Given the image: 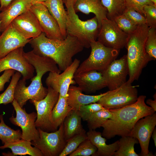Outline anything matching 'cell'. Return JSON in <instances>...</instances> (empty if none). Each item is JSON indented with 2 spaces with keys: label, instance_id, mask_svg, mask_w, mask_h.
Instances as JSON below:
<instances>
[{
  "label": "cell",
  "instance_id": "cell-1",
  "mask_svg": "<svg viewBox=\"0 0 156 156\" xmlns=\"http://www.w3.org/2000/svg\"><path fill=\"white\" fill-rule=\"evenodd\" d=\"M24 56L34 67L36 75L31 79V82L26 86V80L22 79L18 81L14 92V99L23 108L29 100L38 101L43 99L47 94V88L42 83V78L47 72L60 73L56 63L51 59L39 56L31 51L24 53Z\"/></svg>",
  "mask_w": 156,
  "mask_h": 156
},
{
  "label": "cell",
  "instance_id": "cell-2",
  "mask_svg": "<svg viewBox=\"0 0 156 156\" xmlns=\"http://www.w3.org/2000/svg\"><path fill=\"white\" fill-rule=\"evenodd\" d=\"M146 98L145 95H140L132 104L118 109H109L112 116L101 126L103 128L102 136L108 139L116 135L130 136L135 124L139 120L155 112L146 103Z\"/></svg>",
  "mask_w": 156,
  "mask_h": 156
},
{
  "label": "cell",
  "instance_id": "cell-3",
  "mask_svg": "<svg viewBox=\"0 0 156 156\" xmlns=\"http://www.w3.org/2000/svg\"><path fill=\"white\" fill-rule=\"evenodd\" d=\"M29 43L34 53L51 59L62 71L72 63L73 57L84 48L77 38L69 35L60 40L48 38L42 32L31 39Z\"/></svg>",
  "mask_w": 156,
  "mask_h": 156
},
{
  "label": "cell",
  "instance_id": "cell-4",
  "mask_svg": "<svg viewBox=\"0 0 156 156\" xmlns=\"http://www.w3.org/2000/svg\"><path fill=\"white\" fill-rule=\"evenodd\" d=\"M149 28L146 24L138 25L135 30L129 35L125 47L127 51L126 55L129 68L128 80L131 83L138 80L143 69L150 61L153 60L145 49Z\"/></svg>",
  "mask_w": 156,
  "mask_h": 156
},
{
  "label": "cell",
  "instance_id": "cell-5",
  "mask_svg": "<svg viewBox=\"0 0 156 156\" xmlns=\"http://www.w3.org/2000/svg\"><path fill=\"white\" fill-rule=\"evenodd\" d=\"M66 29L67 35L77 38L83 47H90V43L96 41L99 31L96 17L86 20H80L74 8H67Z\"/></svg>",
  "mask_w": 156,
  "mask_h": 156
},
{
  "label": "cell",
  "instance_id": "cell-6",
  "mask_svg": "<svg viewBox=\"0 0 156 156\" xmlns=\"http://www.w3.org/2000/svg\"><path fill=\"white\" fill-rule=\"evenodd\" d=\"M89 57L79 65L75 75L90 70L102 72L118 56L120 50L105 46L97 41L90 44Z\"/></svg>",
  "mask_w": 156,
  "mask_h": 156
},
{
  "label": "cell",
  "instance_id": "cell-7",
  "mask_svg": "<svg viewBox=\"0 0 156 156\" xmlns=\"http://www.w3.org/2000/svg\"><path fill=\"white\" fill-rule=\"evenodd\" d=\"M136 87L128 80L119 87L108 91L97 103L108 109H118L132 104L138 97Z\"/></svg>",
  "mask_w": 156,
  "mask_h": 156
},
{
  "label": "cell",
  "instance_id": "cell-8",
  "mask_svg": "<svg viewBox=\"0 0 156 156\" xmlns=\"http://www.w3.org/2000/svg\"><path fill=\"white\" fill-rule=\"evenodd\" d=\"M47 89V94L43 99L30 102L34 105L37 112L35 122L36 127L45 131L52 132L57 129L53 123L51 114L58 100L59 94L50 87H48Z\"/></svg>",
  "mask_w": 156,
  "mask_h": 156
},
{
  "label": "cell",
  "instance_id": "cell-9",
  "mask_svg": "<svg viewBox=\"0 0 156 156\" xmlns=\"http://www.w3.org/2000/svg\"><path fill=\"white\" fill-rule=\"evenodd\" d=\"M39 138L31 141L32 145L38 148L43 156H59L64 149L66 141L64 135L63 122L55 131L48 132L37 128Z\"/></svg>",
  "mask_w": 156,
  "mask_h": 156
},
{
  "label": "cell",
  "instance_id": "cell-10",
  "mask_svg": "<svg viewBox=\"0 0 156 156\" xmlns=\"http://www.w3.org/2000/svg\"><path fill=\"white\" fill-rule=\"evenodd\" d=\"M129 36L107 17L102 21L97 41L105 47L120 50L125 47Z\"/></svg>",
  "mask_w": 156,
  "mask_h": 156
},
{
  "label": "cell",
  "instance_id": "cell-11",
  "mask_svg": "<svg viewBox=\"0 0 156 156\" xmlns=\"http://www.w3.org/2000/svg\"><path fill=\"white\" fill-rule=\"evenodd\" d=\"M12 103L16 116L15 117L12 116L9 120L13 124L21 128L22 131L21 139L30 141L38 140L39 133L35 124L37 113L34 112L27 113L25 108L21 107L15 100Z\"/></svg>",
  "mask_w": 156,
  "mask_h": 156
},
{
  "label": "cell",
  "instance_id": "cell-12",
  "mask_svg": "<svg viewBox=\"0 0 156 156\" xmlns=\"http://www.w3.org/2000/svg\"><path fill=\"white\" fill-rule=\"evenodd\" d=\"M23 47L17 48L0 59V73L13 69L19 72L27 80L34 76L35 69L24 56Z\"/></svg>",
  "mask_w": 156,
  "mask_h": 156
},
{
  "label": "cell",
  "instance_id": "cell-13",
  "mask_svg": "<svg viewBox=\"0 0 156 156\" xmlns=\"http://www.w3.org/2000/svg\"><path fill=\"white\" fill-rule=\"evenodd\" d=\"M80 61L75 59L71 64L61 73L50 72L45 80L48 87H50L62 97H66L70 85L75 83L73 80Z\"/></svg>",
  "mask_w": 156,
  "mask_h": 156
},
{
  "label": "cell",
  "instance_id": "cell-14",
  "mask_svg": "<svg viewBox=\"0 0 156 156\" xmlns=\"http://www.w3.org/2000/svg\"><path fill=\"white\" fill-rule=\"evenodd\" d=\"M156 125V113L147 115L139 120L135 124L130 136L136 138L141 148L142 156H153L148 150L151 135Z\"/></svg>",
  "mask_w": 156,
  "mask_h": 156
},
{
  "label": "cell",
  "instance_id": "cell-15",
  "mask_svg": "<svg viewBox=\"0 0 156 156\" xmlns=\"http://www.w3.org/2000/svg\"><path fill=\"white\" fill-rule=\"evenodd\" d=\"M109 90H114L125 83L129 74L127 55L114 60L101 72Z\"/></svg>",
  "mask_w": 156,
  "mask_h": 156
},
{
  "label": "cell",
  "instance_id": "cell-16",
  "mask_svg": "<svg viewBox=\"0 0 156 156\" xmlns=\"http://www.w3.org/2000/svg\"><path fill=\"white\" fill-rule=\"evenodd\" d=\"M30 9L36 16L42 32L47 37L60 40L64 39L57 22L44 5L36 3L32 5Z\"/></svg>",
  "mask_w": 156,
  "mask_h": 156
},
{
  "label": "cell",
  "instance_id": "cell-17",
  "mask_svg": "<svg viewBox=\"0 0 156 156\" xmlns=\"http://www.w3.org/2000/svg\"><path fill=\"white\" fill-rule=\"evenodd\" d=\"M11 24L20 34L28 39L37 37L42 33L36 16L30 9L16 17Z\"/></svg>",
  "mask_w": 156,
  "mask_h": 156
},
{
  "label": "cell",
  "instance_id": "cell-18",
  "mask_svg": "<svg viewBox=\"0 0 156 156\" xmlns=\"http://www.w3.org/2000/svg\"><path fill=\"white\" fill-rule=\"evenodd\" d=\"M2 33L0 36V59L17 48L23 47L31 40L20 34L11 24Z\"/></svg>",
  "mask_w": 156,
  "mask_h": 156
},
{
  "label": "cell",
  "instance_id": "cell-19",
  "mask_svg": "<svg viewBox=\"0 0 156 156\" xmlns=\"http://www.w3.org/2000/svg\"><path fill=\"white\" fill-rule=\"evenodd\" d=\"M74 80L82 92L89 94L107 87L101 72L90 70L75 75Z\"/></svg>",
  "mask_w": 156,
  "mask_h": 156
},
{
  "label": "cell",
  "instance_id": "cell-20",
  "mask_svg": "<svg viewBox=\"0 0 156 156\" xmlns=\"http://www.w3.org/2000/svg\"><path fill=\"white\" fill-rule=\"evenodd\" d=\"M32 5L31 0H14L0 12L1 32L5 30L16 17L30 9Z\"/></svg>",
  "mask_w": 156,
  "mask_h": 156
},
{
  "label": "cell",
  "instance_id": "cell-21",
  "mask_svg": "<svg viewBox=\"0 0 156 156\" xmlns=\"http://www.w3.org/2000/svg\"><path fill=\"white\" fill-rule=\"evenodd\" d=\"M107 92L95 95H86L78 86L70 85L67 92V102L72 110L77 112L82 105L97 102Z\"/></svg>",
  "mask_w": 156,
  "mask_h": 156
},
{
  "label": "cell",
  "instance_id": "cell-22",
  "mask_svg": "<svg viewBox=\"0 0 156 156\" xmlns=\"http://www.w3.org/2000/svg\"><path fill=\"white\" fill-rule=\"evenodd\" d=\"M87 138L96 147L97 150L92 156H112L114 155L119 148V140L107 144L106 140L102 133L95 130H89L86 133Z\"/></svg>",
  "mask_w": 156,
  "mask_h": 156
},
{
  "label": "cell",
  "instance_id": "cell-23",
  "mask_svg": "<svg viewBox=\"0 0 156 156\" xmlns=\"http://www.w3.org/2000/svg\"><path fill=\"white\" fill-rule=\"evenodd\" d=\"M74 8L76 13L80 12L86 14H94L97 19L99 30L102 21L107 17V10L101 0H77Z\"/></svg>",
  "mask_w": 156,
  "mask_h": 156
},
{
  "label": "cell",
  "instance_id": "cell-24",
  "mask_svg": "<svg viewBox=\"0 0 156 156\" xmlns=\"http://www.w3.org/2000/svg\"><path fill=\"white\" fill-rule=\"evenodd\" d=\"M0 146V149L10 148L11 153H3L4 156L25 155L31 156H43L41 151L37 148L32 146L31 141L21 139L13 142L5 143Z\"/></svg>",
  "mask_w": 156,
  "mask_h": 156
},
{
  "label": "cell",
  "instance_id": "cell-25",
  "mask_svg": "<svg viewBox=\"0 0 156 156\" xmlns=\"http://www.w3.org/2000/svg\"><path fill=\"white\" fill-rule=\"evenodd\" d=\"M63 0H47L40 3L44 5L57 22L62 35L65 39L67 35L66 24L67 12L64 9Z\"/></svg>",
  "mask_w": 156,
  "mask_h": 156
},
{
  "label": "cell",
  "instance_id": "cell-26",
  "mask_svg": "<svg viewBox=\"0 0 156 156\" xmlns=\"http://www.w3.org/2000/svg\"><path fill=\"white\" fill-rule=\"evenodd\" d=\"M64 135L66 141L73 136L86 133L81 124V118L77 112L72 110L63 122Z\"/></svg>",
  "mask_w": 156,
  "mask_h": 156
},
{
  "label": "cell",
  "instance_id": "cell-27",
  "mask_svg": "<svg viewBox=\"0 0 156 156\" xmlns=\"http://www.w3.org/2000/svg\"><path fill=\"white\" fill-rule=\"evenodd\" d=\"M67 96L62 97L59 95L58 100L52 112V120L57 129L72 110L68 103Z\"/></svg>",
  "mask_w": 156,
  "mask_h": 156
},
{
  "label": "cell",
  "instance_id": "cell-28",
  "mask_svg": "<svg viewBox=\"0 0 156 156\" xmlns=\"http://www.w3.org/2000/svg\"><path fill=\"white\" fill-rule=\"evenodd\" d=\"M138 140L131 136L121 137L119 140V148L115 156H138L135 151L134 146L138 143Z\"/></svg>",
  "mask_w": 156,
  "mask_h": 156
},
{
  "label": "cell",
  "instance_id": "cell-29",
  "mask_svg": "<svg viewBox=\"0 0 156 156\" xmlns=\"http://www.w3.org/2000/svg\"><path fill=\"white\" fill-rule=\"evenodd\" d=\"M0 140L2 143L13 142L21 139L22 133L20 130L12 129L4 122L3 114L0 115Z\"/></svg>",
  "mask_w": 156,
  "mask_h": 156
},
{
  "label": "cell",
  "instance_id": "cell-30",
  "mask_svg": "<svg viewBox=\"0 0 156 156\" xmlns=\"http://www.w3.org/2000/svg\"><path fill=\"white\" fill-rule=\"evenodd\" d=\"M102 5L107 11V18L112 20L122 15L126 8L124 0H101Z\"/></svg>",
  "mask_w": 156,
  "mask_h": 156
},
{
  "label": "cell",
  "instance_id": "cell-31",
  "mask_svg": "<svg viewBox=\"0 0 156 156\" xmlns=\"http://www.w3.org/2000/svg\"><path fill=\"white\" fill-rule=\"evenodd\" d=\"M112 116V112L106 109L95 112L86 121L89 130H95L101 127L107 120L111 118Z\"/></svg>",
  "mask_w": 156,
  "mask_h": 156
},
{
  "label": "cell",
  "instance_id": "cell-32",
  "mask_svg": "<svg viewBox=\"0 0 156 156\" xmlns=\"http://www.w3.org/2000/svg\"><path fill=\"white\" fill-rule=\"evenodd\" d=\"M21 74L16 71L12 76L10 82L5 91L0 94V104L12 103L14 99V92L16 84L21 77Z\"/></svg>",
  "mask_w": 156,
  "mask_h": 156
},
{
  "label": "cell",
  "instance_id": "cell-33",
  "mask_svg": "<svg viewBox=\"0 0 156 156\" xmlns=\"http://www.w3.org/2000/svg\"><path fill=\"white\" fill-rule=\"evenodd\" d=\"M86 133L76 135L66 141L65 146L59 156L70 155L77 148L80 144L87 139Z\"/></svg>",
  "mask_w": 156,
  "mask_h": 156
},
{
  "label": "cell",
  "instance_id": "cell-34",
  "mask_svg": "<svg viewBox=\"0 0 156 156\" xmlns=\"http://www.w3.org/2000/svg\"><path fill=\"white\" fill-rule=\"evenodd\" d=\"M97 150L96 147L87 138L82 142L75 150L69 156H92Z\"/></svg>",
  "mask_w": 156,
  "mask_h": 156
},
{
  "label": "cell",
  "instance_id": "cell-35",
  "mask_svg": "<svg viewBox=\"0 0 156 156\" xmlns=\"http://www.w3.org/2000/svg\"><path fill=\"white\" fill-rule=\"evenodd\" d=\"M145 49L148 54L153 60L156 59V29L149 27L145 43Z\"/></svg>",
  "mask_w": 156,
  "mask_h": 156
},
{
  "label": "cell",
  "instance_id": "cell-36",
  "mask_svg": "<svg viewBox=\"0 0 156 156\" xmlns=\"http://www.w3.org/2000/svg\"><path fill=\"white\" fill-rule=\"evenodd\" d=\"M112 20L120 29L129 35L133 33L138 26L123 14L115 17Z\"/></svg>",
  "mask_w": 156,
  "mask_h": 156
},
{
  "label": "cell",
  "instance_id": "cell-37",
  "mask_svg": "<svg viewBox=\"0 0 156 156\" xmlns=\"http://www.w3.org/2000/svg\"><path fill=\"white\" fill-rule=\"evenodd\" d=\"M105 109L100 104L94 103L81 106L77 112L81 119L86 121L94 113Z\"/></svg>",
  "mask_w": 156,
  "mask_h": 156
},
{
  "label": "cell",
  "instance_id": "cell-38",
  "mask_svg": "<svg viewBox=\"0 0 156 156\" xmlns=\"http://www.w3.org/2000/svg\"><path fill=\"white\" fill-rule=\"evenodd\" d=\"M124 1L126 8L133 9L143 16L144 14V7L148 5H154L151 0H124Z\"/></svg>",
  "mask_w": 156,
  "mask_h": 156
},
{
  "label": "cell",
  "instance_id": "cell-39",
  "mask_svg": "<svg viewBox=\"0 0 156 156\" xmlns=\"http://www.w3.org/2000/svg\"><path fill=\"white\" fill-rule=\"evenodd\" d=\"M146 24L149 27L156 28V6L148 5L143 8Z\"/></svg>",
  "mask_w": 156,
  "mask_h": 156
},
{
  "label": "cell",
  "instance_id": "cell-40",
  "mask_svg": "<svg viewBox=\"0 0 156 156\" xmlns=\"http://www.w3.org/2000/svg\"><path fill=\"white\" fill-rule=\"evenodd\" d=\"M122 14L138 26L146 24L144 16L133 9L126 8Z\"/></svg>",
  "mask_w": 156,
  "mask_h": 156
},
{
  "label": "cell",
  "instance_id": "cell-41",
  "mask_svg": "<svg viewBox=\"0 0 156 156\" xmlns=\"http://www.w3.org/2000/svg\"><path fill=\"white\" fill-rule=\"evenodd\" d=\"M15 71L13 69L5 70L0 76V92L4 90L5 84L9 82L11 77L15 73Z\"/></svg>",
  "mask_w": 156,
  "mask_h": 156
},
{
  "label": "cell",
  "instance_id": "cell-42",
  "mask_svg": "<svg viewBox=\"0 0 156 156\" xmlns=\"http://www.w3.org/2000/svg\"><path fill=\"white\" fill-rule=\"evenodd\" d=\"M154 100L151 99H147L146 101V103L151 107L155 112L156 111V93L153 96Z\"/></svg>",
  "mask_w": 156,
  "mask_h": 156
},
{
  "label": "cell",
  "instance_id": "cell-43",
  "mask_svg": "<svg viewBox=\"0 0 156 156\" xmlns=\"http://www.w3.org/2000/svg\"><path fill=\"white\" fill-rule=\"evenodd\" d=\"M14 0H0V10L1 11L6 8Z\"/></svg>",
  "mask_w": 156,
  "mask_h": 156
},
{
  "label": "cell",
  "instance_id": "cell-44",
  "mask_svg": "<svg viewBox=\"0 0 156 156\" xmlns=\"http://www.w3.org/2000/svg\"><path fill=\"white\" fill-rule=\"evenodd\" d=\"M77 0H63L66 8L70 7H74V5Z\"/></svg>",
  "mask_w": 156,
  "mask_h": 156
},
{
  "label": "cell",
  "instance_id": "cell-45",
  "mask_svg": "<svg viewBox=\"0 0 156 156\" xmlns=\"http://www.w3.org/2000/svg\"><path fill=\"white\" fill-rule=\"evenodd\" d=\"M151 136L153 140H154V144L155 146H156V129L155 128L153 131L151 135Z\"/></svg>",
  "mask_w": 156,
  "mask_h": 156
},
{
  "label": "cell",
  "instance_id": "cell-46",
  "mask_svg": "<svg viewBox=\"0 0 156 156\" xmlns=\"http://www.w3.org/2000/svg\"><path fill=\"white\" fill-rule=\"evenodd\" d=\"M47 0H31L32 5L34 4L40 3L46 1Z\"/></svg>",
  "mask_w": 156,
  "mask_h": 156
},
{
  "label": "cell",
  "instance_id": "cell-47",
  "mask_svg": "<svg viewBox=\"0 0 156 156\" xmlns=\"http://www.w3.org/2000/svg\"><path fill=\"white\" fill-rule=\"evenodd\" d=\"M151 1L154 5L156 6V0H151Z\"/></svg>",
  "mask_w": 156,
  "mask_h": 156
},
{
  "label": "cell",
  "instance_id": "cell-48",
  "mask_svg": "<svg viewBox=\"0 0 156 156\" xmlns=\"http://www.w3.org/2000/svg\"><path fill=\"white\" fill-rule=\"evenodd\" d=\"M0 24H1V22H0V36L1 35V28H0Z\"/></svg>",
  "mask_w": 156,
  "mask_h": 156
}]
</instances>
